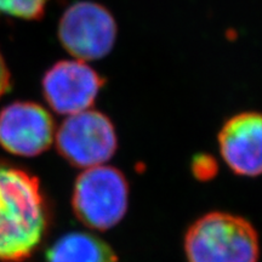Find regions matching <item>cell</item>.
<instances>
[{
    "instance_id": "cell-1",
    "label": "cell",
    "mask_w": 262,
    "mask_h": 262,
    "mask_svg": "<svg viewBox=\"0 0 262 262\" xmlns=\"http://www.w3.org/2000/svg\"><path fill=\"white\" fill-rule=\"evenodd\" d=\"M48 226L49 209L39 180L0 160V262L31 257Z\"/></svg>"
},
{
    "instance_id": "cell-2",
    "label": "cell",
    "mask_w": 262,
    "mask_h": 262,
    "mask_svg": "<svg viewBox=\"0 0 262 262\" xmlns=\"http://www.w3.org/2000/svg\"><path fill=\"white\" fill-rule=\"evenodd\" d=\"M185 254L188 262H257L260 241L244 217L212 211L189 226Z\"/></svg>"
},
{
    "instance_id": "cell-3",
    "label": "cell",
    "mask_w": 262,
    "mask_h": 262,
    "mask_svg": "<svg viewBox=\"0 0 262 262\" xmlns=\"http://www.w3.org/2000/svg\"><path fill=\"white\" fill-rule=\"evenodd\" d=\"M129 183L113 166L85 169L75 180L72 208L77 219L88 227L107 231L119 224L129 208Z\"/></svg>"
},
{
    "instance_id": "cell-4",
    "label": "cell",
    "mask_w": 262,
    "mask_h": 262,
    "mask_svg": "<svg viewBox=\"0 0 262 262\" xmlns=\"http://www.w3.org/2000/svg\"><path fill=\"white\" fill-rule=\"evenodd\" d=\"M118 25L112 12L98 3L83 0L66 9L58 22V39L75 60H102L113 50Z\"/></svg>"
},
{
    "instance_id": "cell-5",
    "label": "cell",
    "mask_w": 262,
    "mask_h": 262,
    "mask_svg": "<svg viewBox=\"0 0 262 262\" xmlns=\"http://www.w3.org/2000/svg\"><path fill=\"white\" fill-rule=\"evenodd\" d=\"M57 150L77 168L107 163L118 148V135L110 117L93 108L67 116L56 134Z\"/></svg>"
},
{
    "instance_id": "cell-6",
    "label": "cell",
    "mask_w": 262,
    "mask_h": 262,
    "mask_svg": "<svg viewBox=\"0 0 262 262\" xmlns=\"http://www.w3.org/2000/svg\"><path fill=\"white\" fill-rule=\"evenodd\" d=\"M106 79L88 62L62 60L45 72L41 91L54 112L63 116L90 110L102 91Z\"/></svg>"
},
{
    "instance_id": "cell-7",
    "label": "cell",
    "mask_w": 262,
    "mask_h": 262,
    "mask_svg": "<svg viewBox=\"0 0 262 262\" xmlns=\"http://www.w3.org/2000/svg\"><path fill=\"white\" fill-rule=\"evenodd\" d=\"M54 137V119L40 104L18 101L0 111V146L9 153L39 156L52 145Z\"/></svg>"
},
{
    "instance_id": "cell-8",
    "label": "cell",
    "mask_w": 262,
    "mask_h": 262,
    "mask_svg": "<svg viewBox=\"0 0 262 262\" xmlns=\"http://www.w3.org/2000/svg\"><path fill=\"white\" fill-rule=\"evenodd\" d=\"M225 163L239 176L262 175V113L247 111L234 114L217 136Z\"/></svg>"
},
{
    "instance_id": "cell-9",
    "label": "cell",
    "mask_w": 262,
    "mask_h": 262,
    "mask_svg": "<svg viewBox=\"0 0 262 262\" xmlns=\"http://www.w3.org/2000/svg\"><path fill=\"white\" fill-rule=\"evenodd\" d=\"M45 262H118V256L110 244L97 235L71 232L48 249Z\"/></svg>"
},
{
    "instance_id": "cell-10",
    "label": "cell",
    "mask_w": 262,
    "mask_h": 262,
    "mask_svg": "<svg viewBox=\"0 0 262 262\" xmlns=\"http://www.w3.org/2000/svg\"><path fill=\"white\" fill-rule=\"evenodd\" d=\"M50 0H0V14L10 17L39 19L42 17Z\"/></svg>"
},
{
    "instance_id": "cell-11",
    "label": "cell",
    "mask_w": 262,
    "mask_h": 262,
    "mask_svg": "<svg viewBox=\"0 0 262 262\" xmlns=\"http://www.w3.org/2000/svg\"><path fill=\"white\" fill-rule=\"evenodd\" d=\"M192 171L196 179L208 181L214 178L217 172V164L209 155H198L193 158Z\"/></svg>"
},
{
    "instance_id": "cell-12",
    "label": "cell",
    "mask_w": 262,
    "mask_h": 262,
    "mask_svg": "<svg viewBox=\"0 0 262 262\" xmlns=\"http://www.w3.org/2000/svg\"><path fill=\"white\" fill-rule=\"evenodd\" d=\"M11 89V73L6 64L4 56L0 52V98Z\"/></svg>"
}]
</instances>
